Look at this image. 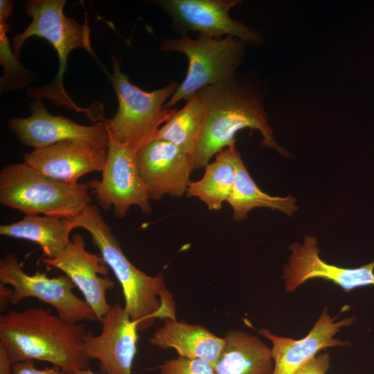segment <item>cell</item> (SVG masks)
I'll use <instances>...</instances> for the list:
<instances>
[{
    "instance_id": "obj_10",
    "label": "cell",
    "mask_w": 374,
    "mask_h": 374,
    "mask_svg": "<svg viewBox=\"0 0 374 374\" xmlns=\"http://www.w3.org/2000/svg\"><path fill=\"white\" fill-rule=\"evenodd\" d=\"M87 184L99 206L105 211L113 208L118 217L125 216L133 205L138 206L145 214L151 212L148 191L139 171L136 152L109 134L102 178L91 179Z\"/></svg>"
},
{
    "instance_id": "obj_13",
    "label": "cell",
    "mask_w": 374,
    "mask_h": 374,
    "mask_svg": "<svg viewBox=\"0 0 374 374\" xmlns=\"http://www.w3.org/2000/svg\"><path fill=\"white\" fill-rule=\"evenodd\" d=\"M136 162L150 199L180 197L186 193L194 170L193 156L173 143L154 139L136 153Z\"/></svg>"
},
{
    "instance_id": "obj_17",
    "label": "cell",
    "mask_w": 374,
    "mask_h": 374,
    "mask_svg": "<svg viewBox=\"0 0 374 374\" xmlns=\"http://www.w3.org/2000/svg\"><path fill=\"white\" fill-rule=\"evenodd\" d=\"M107 146L81 140H66L24 154V163L57 180L76 184L91 172H102Z\"/></svg>"
},
{
    "instance_id": "obj_29",
    "label": "cell",
    "mask_w": 374,
    "mask_h": 374,
    "mask_svg": "<svg viewBox=\"0 0 374 374\" xmlns=\"http://www.w3.org/2000/svg\"><path fill=\"white\" fill-rule=\"evenodd\" d=\"M12 293V289L7 287L6 285L0 284V310L4 311L8 303Z\"/></svg>"
},
{
    "instance_id": "obj_22",
    "label": "cell",
    "mask_w": 374,
    "mask_h": 374,
    "mask_svg": "<svg viewBox=\"0 0 374 374\" xmlns=\"http://www.w3.org/2000/svg\"><path fill=\"white\" fill-rule=\"evenodd\" d=\"M227 202L233 208V217L236 221L244 220L248 213L257 207L278 210L290 217L298 210L296 199L291 195L273 197L262 191L251 177L240 154L236 159L235 184Z\"/></svg>"
},
{
    "instance_id": "obj_16",
    "label": "cell",
    "mask_w": 374,
    "mask_h": 374,
    "mask_svg": "<svg viewBox=\"0 0 374 374\" xmlns=\"http://www.w3.org/2000/svg\"><path fill=\"white\" fill-rule=\"evenodd\" d=\"M43 262L61 270L72 280L100 321L110 306L106 292L115 285L107 276L109 267L101 255L87 251L82 236L75 233L60 256L45 258Z\"/></svg>"
},
{
    "instance_id": "obj_28",
    "label": "cell",
    "mask_w": 374,
    "mask_h": 374,
    "mask_svg": "<svg viewBox=\"0 0 374 374\" xmlns=\"http://www.w3.org/2000/svg\"><path fill=\"white\" fill-rule=\"evenodd\" d=\"M12 364L6 346L0 342V374H11Z\"/></svg>"
},
{
    "instance_id": "obj_15",
    "label": "cell",
    "mask_w": 374,
    "mask_h": 374,
    "mask_svg": "<svg viewBox=\"0 0 374 374\" xmlns=\"http://www.w3.org/2000/svg\"><path fill=\"white\" fill-rule=\"evenodd\" d=\"M42 100L34 98L30 105V116L12 118L8 121L9 127L23 144L35 150L66 140L108 145L105 120L92 125H80L65 117L52 115L45 108Z\"/></svg>"
},
{
    "instance_id": "obj_30",
    "label": "cell",
    "mask_w": 374,
    "mask_h": 374,
    "mask_svg": "<svg viewBox=\"0 0 374 374\" xmlns=\"http://www.w3.org/2000/svg\"><path fill=\"white\" fill-rule=\"evenodd\" d=\"M75 374H100L93 372L91 369L82 370L75 373Z\"/></svg>"
},
{
    "instance_id": "obj_25",
    "label": "cell",
    "mask_w": 374,
    "mask_h": 374,
    "mask_svg": "<svg viewBox=\"0 0 374 374\" xmlns=\"http://www.w3.org/2000/svg\"><path fill=\"white\" fill-rule=\"evenodd\" d=\"M159 369V374H215L213 366L207 361L181 356L166 360Z\"/></svg>"
},
{
    "instance_id": "obj_3",
    "label": "cell",
    "mask_w": 374,
    "mask_h": 374,
    "mask_svg": "<svg viewBox=\"0 0 374 374\" xmlns=\"http://www.w3.org/2000/svg\"><path fill=\"white\" fill-rule=\"evenodd\" d=\"M73 219L78 227L89 233L103 260L120 283L124 308L139 332L151 328L157 319H177L176 302L164 276L161 273L148 275L129 260L96 205L90 204Z\"/></svg>"
},
{
    "instance_id": "obj_2",
    "label": "cell",
    "mask_w": 374,
    "mask_h": 374,
    "mask_svg": "<svg viewBox=\"0 0 374 374\" xmlns=\"http://www.w3.org/2000/svg\"><path fill=\"white\" fill-rule=\"evenodd\" d=\"M87 331L85 324L67 322L42 307L10 310L0 316V342L12 365L31 359L73 373L88 369L84 347Z\"/></svg>"
},
{
    "instance_id": "obj_27",
    "label": "cell",
    "mask_w": 374,
    "mask_h": 374,
    "mask_svg": "<svg viewBox=\"0 0 374 374\" xmlns=\"http://www.w3.org/2000/svg\"><path fill=\"white\" fill-rule=\"evenodd\" d=\"M11 374H75L65 371L59 367L38 369L35 366V360H26L12 365Z\"/></svg>"
},
{
    "instance_id": "obj_18",
    "label": "cell",
    "mask_w": 374,
    "mask_h": 374,
    "mask_svg": "<svg viewBox=\"0 0 374 374\" xmlns=\"http://www.w3.org/2000/svg\"><path fill=\"white\" fill-rule=\"evenodd\" d=\"M220 337L204 326L190 324L184 321L165 319L150 339L152 345L160 349H175L179 356L198 358L216 363L224 345Z\"/></svg>"
},
{
    "instance_id": "obj_21",
    "label": "cell",
    "mask_w": 374,
    "mask_h": 374,
    "mask_svg": "<svg viewBox=\"0 0 374 374\" xmlns=\"http://www.w3.org/2000/svg\"><path fill=\"white\" fill-rule=\"evenodd\" d=\"M240 154L235 145L224 149L215 160L205 166L199 180L190 181L186 190L188 197H197L211 211H219L228 201L233 190L236 175V159Z\"/></svg>"
},
{
    "instance_id": "obj_24",
    "label": "cell",
    "mask_w": 374,
    "mask_h": 374,
    "mask_svg": "<svg viewBox=\"0 0 374 374\" xmlns=\"http://www.w3.org/2000/svg\"><path fill=\"white\" fill-rule=\"evenodd\" d=\"M10 15L0 13V52L1 65L3 68V73L1 78V93L19 88L28 87L36 76L31 71L24 68L11 51L7 33L9 25L7 20Z\"/></svg>"
},
{
    "instance_id": "obj_4",
    "label": "cell",
    "mask_w": 374,
    "mask_h": 374,
    "mask_svg": "<svg viewBox=\"0 0 374 374\" xmlns=\"http://www.w3.org/2000/svg\"><path fill=\"white\" fill-rule=\"evenodd\" d=\"M66 0H30L25 5L27 16L32 18L28 26L12 38V52L19 59L24 42L36 36L47 40L56 51L59 58V69L56 77L46 86L28 87L27 93L35 98H48L54 104L67 109L83 112L93 121L96 115L90 109L78 107L63 87V76L66 69V61L70 53L76 48H84L95 56L90 39V28L87 19L82 24L66 17L64 12Z\"/></svg>"
},
{
    "instance_id": "obj_9",
    "label": "cell",
    "mask_w": 374,
    "mask_h": 374,
    "mask_svg": "<svg viewBox=\"0 0 374 374\" xmlns=\"http://www.w3.org/2000/svg\"><path fill=\"white\" fill-rule=\"evenodd\" d=\"M152 3L170 16L172 28L179 35L197 32L199 35L222 38L233 37L246 45H260L265 40L261 33L229 15L240 0H154Z\"/></svg>"
},
{
    "instance_id": "obj_23",
    "label": "cell",
    "mask_w": 374,
    "mask_h": 374,
    "mask_svg": "<svg viewBox=\"0 0 374 374\" xmlns=\"http://www.w3.org/2000/svg\"><path fill=\"white\" fill-rule=\"evenodd\" d=\"M203 116L202 104L195 93L161 126L155 139L170 142L193 156L202 130Z\"/></svg>"
},
{
    "instance_id": "obj_26",
    "label": "cell",
    "mask_w": 374,
    "mask_h": 374,
    "mask_svg": "<svg viewBox=\"0 0 374 374\" xmlns=\"http://www.w3.org/2000/svg\"><path fill=\"white\" fill-rule=\"evenodd\" d=\"M328 353H319L301 366L294 374H326L330 368Z\"/></svg>"
},
{
    "instance_id": "obj_7",
    "label": "cell",
    "mask_w": 374,
    "mask_h": 374,
    "mask_svg": "<svg viewBox=\"0 0 374 374\" xmlns=\"http://www.w3.org/2000/svg\"><path fill=\"white\" fill-rule=\"evenodd\" d=\"M245 46L229 36L213 38L199 35L194 39L186 34L177 39L163 37L159 51L179 52L188 60L185 78L165 106L173 108L202 88L234 78L244 58Z\"/></svg>"
},
{
    "instance_id": "obj_12",
    "label": "cell",
    "mask_w": 374,
    "mask_h": 374,
    "mask_svg": "<svg viewBox=\"0 0 374 374\" xmlns=\"http://www.w3.org/2000/svg\"><path fill=\"white\" fill-rule=\"evenodd\" d=\"M289 249L291 254L281 276L287 292H294L300 285L313 278L332 282L345 292L374 285V260L356 268L328 264L320 257L317 240L312 235H305L302 243L294 242L290 245Z\"/></svg>"
},
{
    "instance_id": "obj_20",
    "label": "cell",
    "mask_w": 374,
    "mask_h": 374,
    "mask_svg": "<svg viewBox=\"0 0 374 374\" xmlns=\"http://www.w3.org/2000/svg\"><path fill=\"white\" fill-rule=\"evenodd\" d=\"M78 228L73 219L52 216L25 215L21 220L0 226V234L35 242L46 258L60 256L70 242L73 229Z\"/></svg>"
},
{
    "instance_id": "obj_5",
    "label": "cell",
    "mask_w": 374,
    "mask_h": 374,
    "mask_svg": "<svg viewBox=\"0 0 374 374\" xmlns=\"http://www.w3.org/2000/svg\"><path fill=\"white\" fill-rule=\"evenodd\" d=\"M87 184H69L46 176L26 163L0 171V203L26 215L73 219L91 204Z\"/></svg>"
},
{
    "instance_id": "obj_6",
    "label": "cell",
    "mask_w": 374,
    "mask_h": 374,
    "mask_svg": "<svg viewBox=\"0 0 374 374\" xmlns=\"http://www.w3.org/2000/svg\"><path fill=\"white\" fill-rule=\"evenodd\" d=\"M112 73L109 78L117 96L118 107L112 118L105 119L108 134L134 152L155 139L159 130L177 110L165 103L179 84L145 91L132 84L121 70L120 61L112 55Z\"/></svg>"
},
{
    "instance_id": "obj_11",
    "label": "cell",
    "mask_w": 374,
    "mask_h": 374,
    "mask_svg": "<svg viewBox=\"0 0 374 374\" xmlns=\"http://www.w3.org/2000/svg\"><path fill=\"white\" fill-rule=\"evenodd\" d=\"M100 322L101 332L95 335L88 330L84 337L87 357L99 362L103 374H132L139 339L136 323L118 303L110 305Z\"/></svg>"
},
{
    "instance_id": "obj_19",
    "label": "cell",
    "mask_w": 374,
    "mask_h": 374,
    "mask_svg": "<svg viewBox=\"0 0 374 374\" xmlns=\"http://www.w3.org/2000/svg\"><path fill=\"white\" fill-rule=\"evenodd\" d=\"M224 338V347L213 366L215 374H273L271 348L260 337L231 329Z\"/></svg>"
},
{
    "instance_id": "obj_1",
    "label": "cell",
    "mask_w": 374,
    "mask_h": 374,
    "mask_svg": "<svg viewBox=\"0 0 374 374\" xmlns=\"http://www.w3.org/2000/svg\"><path fill=\"white\" fill-rule=\"evenodd\" d=\"M265 86L263 82L247 80L237 74L196 93L202 104L204 116L193 154L194 170L205 167L214 155L235 146L236 134L244 128L259 131L264 147L289 157L290 153L274 139L264 103L267 91Z\"/></svg>"
},
{
    "instance_id": "obj_14",
    "label": "cell",
    "mask_w": 374,
    "mask_h": 374,
    "mask_svg": "<svg viewBox=\"0 0 374 374\" xmlns=\"http://www.w3.org/2000/svg\"><path fill=\"white\" fill-rule=\"evenodd\" d=\"M339 315L332 317L328 307H325L308 334L300 339L276 335L267 328L259 330L258 333L272 344L273 374H294L321 350L329 347L348 346V341L336 339L335 336L342 328L353 325L356 317L337 321Z\"/></svg>"
},
{
    "instance_id": "obj_8",
    "label": "cell",
    "mask_w": 374,
    "mask_h": 374,
    "mask_svg": "<svg viewBox=\"0 0 374 374\" xmlns=\"http://www.w3.org/2000/svg\"><path fill=\"white\" fill-rule=\"evenodd\" d=\"M0 284L12 287L10 299L12 305L28 297L36 298L52 305L57 315L67 322L98 321L90 305L73 294V289L76 287L66 275L48 278L38 271L27 274L12 253L0 260Z\"/></svg>"
}]
</instances>
